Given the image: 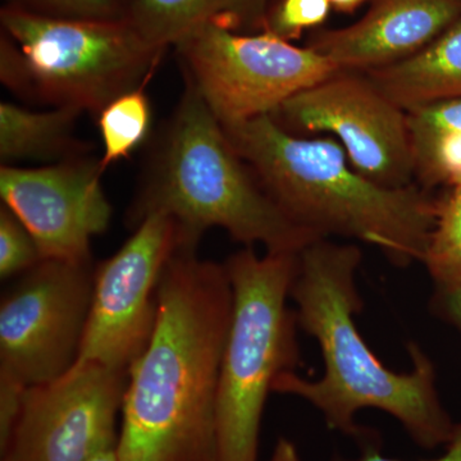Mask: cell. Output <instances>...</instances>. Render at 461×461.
Returning <instances> with one entry per match:
<instances>
[{"label": "cell", "mask_w": 461, "mask_h": 461, "mask_svg": "<svg viewBox=\"0 0 461 461\" xmlns=\"http://www.w3.org/2000/svg\"><path fill=\"white\" fill-rule=\"evenodd\" d=\"M175 251L156 329L129 371L118 461H220L217 402L233 294L224 264Z\"/></svg>", "instance_id": "1"}, {"label": "cell", "mask_w": 461, "mask_h": 461, "mask_svg": "<svg viewBox=\"0 0 461 461\" xmlns=\"http://www.w3.org/2000/svg\"><path fill=\"white\" fill-rule=\"evenodd\" d=\"M362 260L357 245L330 239L300 251L290 297L299 329L320 345L324 373L315 381L282 373L273 393L305 400L323 415L329 429L344 435L366 436L357 415L377 409L399 420L421 447L447 445L456 424L442 405L435 364L426 351L411 342V371L396 373L373 354L357 330L355 315L363 302L357 275Z\"/></svg>", "instance_id": "2"}, {"label": "cell", "mask_w": 461, "mask_h": 461, "mask_svg": "<svg viewBox=\"0 0 461 461\" xmlns=\"http://www.w3.org/2000/svg\"><path fill=\"white\" fill-rule=\"evenodd\" d=\"M223 130L263 189L300 226L323 239L371 245L396 267L423 262L438 202L411 186L375 184L351 166L338 140L294 135L271 114Z\"/></svg>", "instance_id": "3"}, {"label": "cell", "mask_w": 461, "mask_h": 461, "mask_svg": "<svg viewBox=\"0 0 461 461\" xmlns=\"http://www.w3.org/2000/svg\"><path fill=\"white\" fill-rule=\"evenodd\" d=\"M153 213L176 221L181 247L198 249L214 227L244 247L263 245L267 253L297 254L323 239L291 220L267 194L187 80L127 214L129 224L135 229Z\"/></svg>", "instance_id": "4"}, {"label": "cell", "mask_w": 461, "mask_h": 461, "mask_svg": "<svg viewBox=\"0 0 461 461\" xmlns=\"http://www.w3.org/2000/svg\"><path fill=\"white\" fill-rule=\"evenodd\" d=\"M0 80L21 98L96 115L148 85L165 48L126 17L68 20L0 11Z\"/></svg>", "instance_id": "5"}, {"label": "cell", "mask_w": 461, "mask_h": 461, "mask_svg": "<svg viewBox=\"0 0 461 461\" xmlns=\"http://www.w3.org/2000/svg\"><path fill=\"white\" fill-rule=\"evenodd\" d=\"M299 253L244 247L224 267L233 305L221 364L217 421L220 461H258L264 406L282 373L295 372V311L287 305Z\"/></svg>", "instance_id": "6"}, {"label": "cell", "mask_w": 461, "mask_h": 461, "mask_svg": "<svg viewBox=\"0 0 461 461\" xmlns=\"http://www.w3.org/2000/svg\"><path fill=\"white\" fill-rule=\"evenodd\" d=\"M173 47L185 78L223 127L273 114L339 69L312 48L295 47L267 32L249 35L205 25Z\"/></svg>", "instance_id": "7"}, {"label": "cell", "mask_w": 461, "mask_h": 461, "mask_svg": "<svg viewBox=\"0 0 461 461\" xmlns=\"http://www.w3.org/2000/svg\"><path fill=\"white\" fill-rule=\"evenodd\" d=\"M91 262L42 259L3 296L0 371L25 386L48 384L74 366L89 320Z\"/></svg>", "instance_id": "8"}, {"label": "cell", "mask_w": 461, "mask_h": 461, "mask_svg": "<svg viewBox=\"0 0 461 461\" xmlns=\"http://www.w3.org/2000/svg\"><path fill=\"white\" fill-rule=\"evenodd\" d=\"M131 238L94 269L89 320L76 362L129 373L156 329L158 287L180 248L177 223L165 213L145 217Z\"/></svg>", "instance_id": "9"}, {"label": "cell", "mask_w": 461, "mask_h": 461, "mask_svg": "<svg viewBox=\"0 0 461 461\" xmlns=\"http://www.w3.org/2000/svg\"><path fill=\"white\" fill-rule=\"evenodd\" d=\"M294 135H335L351 166L384 187L411 186L415 175L406 112L368 76L339 69L271 114Z\"/></svg>", "instance_id": "10"}, {"label": "cell", "mask_w": 461, "mask_h": 461, "mask_svg": "<svg viewBox=\"0 0 461 461\" xmlns=\"http://www.w3.org/2000/svg\"><path fill=\"white\" fill-rule=\"evenodd\" d=\"M129 373L76 362L65 375L26 388L2 461H90L115 450Z\"/></svg>", "instance_id": "11"}, {"label": "cell", "mask_w": 461, "mask_h": 461, "mask_svg": "<svg viewBox=\"0 0 461 461\" xmlns=\"http://www.w3.org/2000/svg\"><path fill=\"white\" fill-rule=\"evenodd\" d=\"M102 167L84 156L57 165L0 167V198L25 224L42 259L91 262V240L112 220Z\"/></svg>", "instance_id": "12"}, {"label": "cell", "mask_w": 461, "mask_h": 461, "mask_svg": "<svg viewBox=\"0 0 461 461\" xmlns=\"http://www.w3.org/2000/svg\"><path fill=\"white\" fill-rule=\"evenodd\" d=\"M461 17V0H375L354 25L321 32L309 48L339 69L366 72L414 56Z\"/></svg>", "instance_id": "13"}, {"label": "cell", "mask_w": 461, "mask_h": 461, "mask_svg": "<svg viewBox=\"0 0 461 461\" xmlns=\"http://www.w3.org/2000/svg\"><path fill=\"white\" fill-rule=\"evenodd\" d=\"M272 0H129L124 17L151 44L175 45L199 27L240 32L263 27Z\"/></svg>", "instance_id": "14"}, {"label": "cell", "mask_w": 461, "mask_h": 461, "mask_svg": "<svg viewBox=\"0 0 461 461\" xmlns=\"http://www.w3.org/2000/svg\"><path fill=\"white\" fill-rule=\"evenodd\" d=\"M364 75L405 112L461 98V17L414 56Z\"/></svg>", "instance_id": "15"}, {"label": "cell", "mask_w": 461, "mask_h": 461, "mask_svg": "<svg viewBox=\"0 0 461 461\" xmlns=\"http://www.w3.org/2000/svg\"><path fill=\"white\" fill-rule=\"evenodd\" d=\"M81 109L53 107L32 111L14 103H0L2 165L23 159H59L83 156L74 131Z\"/></svg>", "instance_id": "16"}, {"label": "cell", "mask_w": 461, "mask_h": 461, "mask_svg": "<svg viewBox=\"0 0 461 461\" xmlns=\"http://www.w3.org/2000/svg\"><path fill=\"white\" fill-rule=\"evenodd\" d=\"M145 86L124 93L98 114L103 154L99 162L103 171L126 159L150 131L151 107Z\"/></svg>", "instance_id": "17"}, {"label": "cell", "mask_w": 461, "mask_h": 461, "mask_svg": "<svg viewBox=\"0 0 461 461\" xmlns=\"http://www.w3.org/2000/svg\"><path fill=\"white\" fill-rule=\"evenodd\" d=\"M436 291L461 286V184L437 206L435 226L423 262Z\"/></svg>", "instance_id": "18"}, {"label": "cell", "mask_w": 461, "mask_h": 461, "mask_svg": "<svg viewBox=\"0 0 461 461\" xmlns=\"http://www.w3.org/2000/svg\"><path fill=\"white\" fill-rule=\"evenodd\" d=\"M411 133L415 176L427 186L461 184V133Z\"/></svg>", "instance_id": "19"}, {"label": "cell", "mask_w": 461, "mask_h": 461, "mask_svg": "<svg viewBox=\"0 0 461 461\" xmlns=\"http://www.w3.org/2000/svg\"><path fill=\"white\" fill-rule=\"evenodd\" d=\"M42 260L41 250L25 224L11 209L0 206V277L21 276Z\"/></svg>", "instance_id": "20"}, {"label": "cell", "mask_w": 461, "mask_h": 461, "mask_svg": "<svg viewBox=\"0 0 461 461\" xmlns=\"http://www.w3.org/2000/svg\"><path fill=\"white\" fill-rule=\"evenodd\" d=\"M330 0H278L264 20V32L296 41L308 29L321 25L330 14Z\"/></svg>", "instance_id": "21"}, {"label": "cell", "mask_w": 461, "mask_h": 461, "mask_svg": "<svg viewBox=\"0 0 461 461\" xmlns=\"http://www.w3.org/2000/svg\"><path fill=\"white\" fill-rule=\"evenodd\" d=\"M5 5L38 16L68 20H108L124 16L121 0H5Z\"/></svg>", "instance_id": "22"}, {"label": "cell", "mask_w": 461, "mask_h": 461, "mask_svg": "<svg viewBox=\"0 0 461 461\" xmlns=\"http://www.w3.org/2000/svg\"><path fill=\"white\" fill-rule=\"evenodd\" d=\"M409 132L461 133V98L430 103L406 112Z\"/></svg>", "instance_id": "23"}, {"label": "cell", "mask_w": 461, "mask_h": 461, "mask_svg": "<svg viewBox=\"0 0 461 461\" xmlns=\"http://www.w3.org/2000/svg\"><path fill=\"white\" fill-rule=\"evenodd\" d=\"M26 388L14 375L0 371V451L5 450L16 427L23 411Z\"/></svg>", "instance_id": "24"}, {"label": "cell", "mask_w": 461, "mask_h": 461, "mask_svg": "<svg viewBox=\"0 0 461 461\" xmlns=\"http://www.w3.org/2000/svg\"><path fill=\"white\" fill-rule=\"evenodd\" d=\"M435 302L439 317L445 318L461 332V286L453 290L436 291Z\"/></svg>", "instance_id": "25"}, {"label": "cell", "mask_w": 461, "mask_h": 461, "mask_svg": "<svg viewBox=\"0 0 461 461\" xmlns=\"http://www.w3.org/2000/svg\"><path fill=\"white\" fill-rule=\"evenodd\" d=\"M338 461H402L390 459V457L382 456L381 453L375 447L366 446V450L360 455V457L355 460H338ZM426 461H461V423L455 426L454 435L451 437L448 444L446 445V451L441 456L433 460Z\"/></svg>", "instance_id": "26"}, {"label": "cell", "mask_w": 461, "mask_h": 461, "mask_svg": "<svg viewBox=\"0 0 461 461\" xmlns=\"http://www.w3.org/2000/svg\"><path fill=\"white\" fill-rule=\"evenodd\" d=\"M268 461H303L300 457L299 451H297L295 444L291 442L290 439L281 437L277 444L275 446V450L269 457Z\"/></svg>", "instance_id": "27"}, {"label": "cell", "mask_w": 461, "mask_h": 461, "mask_svg": "<svg viewBox=\"0 0 461 461\" xmlns=\"http://www.w3.org/2000/svg\"><path fill=\"white\" fill-rule=\"evenodd\" d=\"M366 0H330V5H333L338 11L351 14L355 9L359 8Z\"/></svg>", "instance_id": "28"}, {"label": "cell", "mask_w": 461, "mask_h": 461, "mask_svg": "<svg viewBox=\"0 0 461 461\" xmlns=\"http://www.w3.org/2000/svg\"><path fill=\"white\" fill-rule=\"evenodd\" d=\"M90 461H118L115 450L107 451V453L100 454L99 456L94 457Z\"/></svg>", "instance_id": "29"}, {"label": "cell", "mask_w": 461, "mask_h": 461, "mask_svg": "<svg viewBox=\"0 0 461 461\" xmlns=\"http://www.w3.org/2000/svg\"><path fill=\"white\" fill-rule=\"evenodd\" d=\"M121 2L123 3V5H126V3L129 2V0H121Z\"/></svg>", "instance_id": "30"}, {"label": "cell", "mask_w": 461, "mask_h": 461, "mask_svg": "<svg viewBox=\"0 0 461 461\" xmlns=\"http://www.w3.org/2000/svg\"><path fill=\"white\" fill-rule=\"evenodd\" d=\"M455 186H456V185H455Z\"/></svg>", "instance_id": "31"}]
</instances>
